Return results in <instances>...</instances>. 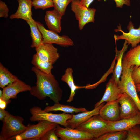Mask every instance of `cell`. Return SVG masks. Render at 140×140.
I'll return each instance as SVG.
<instances>
[{
    "mask_svg": "<svg viewBox=\"0 0 140 140\" xmlns=\"http://www.w3.org/2000/svg\"><path fill=\"white\" fill-rule=\"evenodd\" d=\"M31 70L36 75V82L29 91L31 94L40 100L48 97L55 103L59 102L62 100L63 91L54 75L45 73L34 66Z\"/></svg>",
    "mask_w": 140,
    "mask_h": 140,
    "instance_id": "6da1fadb",
    "label": "cell"
},
{
    "mask_svg": "<svg viewBox=\"0 0 140 140\" xmlns=\"http://www.w3.org/2000/svg\"><path fill=\"white\" fill-rule=\"evenodd\" d=\"M24 121L22 117L14 116L9 113L2 121L0 140H12L23 132L27 128L23 124Z\"/></svg>",
    "mask_w": 140,
    "mask_h": 140,
    "instance_id": "7a4b0ae2",
    "label": "cell"
},
{
    "mask_svg": "<svg viewBox=\"0 0 140 140\" xmlns=\"http://www.w3.org/2000/svg\"><path fill=\"white\" fill-rule=\"evenodd\" d=\"M134 67L129 66L123 59L122 75L118 85L122 93H125L132 99L140 111V99L137 94L135 85L131 76Z\"/></svg>",
    "mask_w": 140,
    "mask_h": 140,
    "instance_id": "3957f363",
    "label": "cell"
},
{
    "mask_svg": "<svg viewBox=\"0 0 140 140\" xmlns=\"http://www.w3.org/2000/svg\"><path fill=\"white\" fill-rule=\"evenodd\" d=\"M38 121L36 124H28L26 130L13 140H40L46 133L56 128L58 124L46 120Z\"/></svg>",
    "mask_w": 140,
    "mask_h": 140,
    "instance_id": "277c9868",
    "label": "cell"
},
{
    "mask_svg": "<svg viewBox=\"0 0 140 140\" xmlns=\"http://www.w3.org/2000/svg\"><path fill=\"white\" fill-rule=\"evenodd\" d=\"M31 116L30 118L31 121L46 120L62 125L65 127H68L67 121L71 119L73 114L65 113L55 114L46 112L38 106H34L30 110Z\"/></svg>",
    "mask_w": 140,
    "mask_h": 140,
    "instance_id": "5b68a950",
    "label": "cell"
},
{
    "mask_svg": "<svg viewBox=\"0 0 140 140\" xmlns=\"http://www.w3.org/2000/svg\"><path fill=\"white\" fill-rule=\"evenodd\" d=\"M109 121L97 115L93 116L75 129L90 133L94 139L109 132Z\"/></svg>",
    "mask_w": 140,
    "mask_h": 140,
    "instance_id": "8992f818",
    "label": "cell"
},
{
    "mask_svg": "<svg viewBox=\"0 0 140 140\" xmlns=\"http://www.w3.org/2000/svg\"><path fill=\"white\" fill-rule=\"evenodd\" d=\"M71 3V9L78 22V28L80 30H82L88 23L94 22L95 9L83 5L80 0H73Z\"/></svg>",
    "mask_w": 140,
    "mask_h": 140,
    "instance_id": "52a82bcc",
    "label": "cell"
},
{
    "mask_svg": "<svg viewBox=\"0 0 140 140\" xmlns=\"http://www.w3.org/2000/svg\"><path fill=\"white\" fill-rule=\"evenodd\" d=\"M36 22L42 35L43 44H55L64 47L74 45L73 41L68 36H60L57 33L46 29L39 22Z\"/></svg>",
    "mask_w": 140,
    "mask_h": 140,
    "instance_id": "ba28073f",
    "label": "cell"
},
{
    "mask_svg": "<svg viewBox=\"0 0 140 140\" xmlns=\"http://www.w3.org/2000/svg\"><path fill=\"white\" fill-rule=\"evenodd\" d=\"M117 101L120 104V119L130 118L140 113L134 100L125 93H122Z\"/></svg>",
    "mask_w": 140,
    "mask_h": 140,
    "instance_id": "9c48e42d",
    "label": "cell"
},
{
    "mask_svg": "<svg viewBox=\"0 0 140 140\" xmlns=\"http://www.w3.org/2000/svg\"><path fill=\"white\" fill-rule=\"evenodd\" d=\"M55 133L61 140H91L94 137L90 133L69 127L63 128L58 124Z\"/></svg>",
    "mask_w": 140,
    "mask_h": 140,
    "instance_id": "30bf717a",
    "label": "cell"
},
{
    "mask_svg": "<svg viewBox=\"0 0 140 140\" xmlns=\"http://www.w3.org/2000/svg\"><path fill=\"white\" fill-rule=\"evenodd\" d=\"M31 87L18 79L3 88L2 95L0 98L8 104L10 102V99L16 98L17 94L20 92L29 91Z\"/></svg>",
    "mask_w": 140,
    "mask_h": 140,
    "instance_id": "8fae6325",
    "label": "cell"
},
{
    "mask_svg": "<svg viewBox=\"0 0 140 140\" xmlns=\"http://www.w3.org/2000/svg\"><path fill=\"white\" fill-rule=\"evenodd\" d=\"M117 28L114 31L116 32H121L122 34L120 35H114L115 40H125L127 41L128 45L131 44L132 48L136 46L140 43V25L138 28L135 29L132 22L130 21L127 26V29L129 31L128 33H125L122 30L120 24Z\"/></svg>",
    "mask_w": 140,
    "mask_h": 140,
    "instance_id": "7c38bea8",
    "label": "cell"
},
{
    "mask_svg": "<svg viewBox=\"0 0 140 140\" xmlns=\"http://www.w3.org/2000/svg\"><path fill=\"white\" fill-rule=\"evenodd\" d=\"M36 54L42 61L54 63L59 54L57 49L52 44H43L35 48Z\"/></svg>",
    "mask_w": 140,
    "mask_h": 140,
    "instance_id": "4fadbf2b",
    "label": "cell"
},
{
    "mask_svg": "<svg viewBox=\"0 0 140 140\" xmlns=\"http://www.w3.org/2000/svg\"><path fill=\"white\" fill-rule=\"evenodd\" d=\"M119 103L117 100L107 102L101 108L99 115L103 119L109 121L120 120Z\"/></svg>",
    "mask_w": 140,
    "mask_h": 140,
    "instance_id": "5bb4252c",
    "label": "cell"
},
{
    "mask_svg": "<svg viewBox=\"0 0 140 140\" xmlns=\"http://www.w3.org/2000/svg\"><path fill=\"white\" fill-rule=\"evenodd\" d=\"M108 121L109 132L127 131L135 125H140V113L130 118Z\"/></svg>",
    "mask_w": 140,
    "mask_h": 140,
    "instance_id": "9a60e30c",
    "label": "cell"
},
{
    "mask_svg": "<svg viewBox=\"0 0 140 140\" xmlns=\"http://www.w3.org/2000/svg\"><path fill=\"white\" fill-rule=\"evenodd\" d=\"M122 93L118 85L112 77L106 84L105 92L102 98L95 104V107L98 106L105 102L117 100Z\"/></svg>",
    "mask_w": 140,
    "mask_h": 140,
    "instance_id": "2e32d148",
    "label": "cell"
},
{
    "mask_svg": "<svg viewBox=\"0 0 140 140\" xmlns=\"http://www.w3.org/2000/svg\"><path fill=\"white\" fill-rule=\"evenodd\" d=\"M18 6L16 12L11 15V19H22L26 22L31 20L32 18V8L33 6L31 0H17Z\"/></svg>",
    "mask_w": 140,
    "mask_h": 140,
    "instance_id": "e0dca14e",
    "label": "cell"
},
{
    "mask_svg": "<svg viewBox=\"0 0 140 140\" xmlns=\"http://www.w3.org/2000/svg\"><path fill=\"white\" fill-rule=\"evenodd\" d=\"M104 104L105 103L103 102L98 106L95 107L90 111L88 110L76 115L73 114L72 117L67 121L68 127L72 129H75L93 116L99 115L100 109Z\"/></svg>",
    "mask_w": 140,
    "mask_h": 140,
    "instance_id": "ac0fdd59",
    "label": "cell"
},
{
    "mask_svg": "<svg viewBox=\"0 0 140 140\" xmlns=\"http://www.w3.org/2000/svg\"><path fill=\"white\" fill-rule=\"evenodd\" d=\"M62 16L55 9L46 11L44 19L49 30L57 33L61 32V20Z\"/></svg>",
    "mask_w": 140,
    "mask_h": 140,
    "instance_id": "d6986e66",
    "label": "cell"
},
{
    "mask_svg": "<svg viewBox=\"0 0 140 140\" xmlns=\"http://www.w3.org/2000/svg\"><path fill=\"white\" fill-rule=\"evenodd\" d=\"M128 44L126 40H125L123 46L120 50H117L116 45V55L117 62L114 68L112 77L114 79L115 83L118 85L120 80V78L122 71V60L124 53L127 50Z\"/></svg>",
    "mask_w": 140,
    "mask_h": 140,
    "instance_id": "ffe728a7",
    "label": "cell"
},
{
    "mask_svg": "<svg viewBox=\"0 0 140 140\" xmlns=\"http://www.w3.org/2000/svg\"><path fill=\"white\" fill-rule=\"evenodd\" d=\"M73 70L72 68H67L64 74L62 76L61 80L66 83L69 86L71 90L69 97L67 102H70L73 100L75 91L78 89L85 88V86H80L76 85L73 79Z\"/></svg>",
    "mask_w": 140,
    "mask_h": 140,
    "instance_id": "44dd1931",
    "label": "cell"
},
{
    "mask_svg": "<svg viewBox=\"0 0 140 140\" xmlns=\"http://www.w3.org/2000/svg\"><path fill=\"white\" fill-rule=\"evenodd\" d=\"M26 22L30 29V35L32 40L31 47L36 48L43 44L42 34L38 28L36 21L33 18Z\"/></svg>",
    "mask_w": 140,
    "mask_h": 140,
    "instance_id": "7402d4cb",
    "label": "cell"
},
{
    "mask_svg": "<svg viewBox=\"0 0 140 140\" xmlns=\"http://www.w3.org/2000/svg\"><path fill=\"white\" fill-rule=\"evenodd\" d=\"M44 110L48 112L53 111H61L65 113L72 114L74 113H77L88 111L84 108H76L73 106L61 104L59 102L55 103L52 106H47Z\"/></svg>",
    "mask_w": 140,
    "mask_h": 140,
    "instance_id": "603a6c76",
    "label": "cell"
},
{
    "mask_svg": "<svg viewBox=\"0 0 140 140\" xmlns=\"http://www.w3.org/2000/svg\"><path fill=\"white\" fill-rule=\"evenodd\" d=\"M123 59L129 66H140V44L128 51Z\"/></svg>",
    "mask_w": 140,
    "mask_h": 140,
    "instance_id": "cb8c5ba5",
    "label": "cell"
},
{
    "mask_svg": "<svg viewBox=\"0 0 140 140\" xmlns=\"http://www.w3.org/2000/svg\"><path fill=\"white\" fill-rule=\"evenodd\" d=\"M18 79L12 74L8 69L0 63V87H5L17 80Z\"/></svg>",
    "mask_w": 140,
    "mask_h": 140,
    "instance_id": "d4e9b609",
    "label": "cell"
},
{
    "mask_svg": "<svg viewBox=\"0 0 140 140\" xmlns=\"http://www.w3.org/2000/svg\"><path fill=\"white\" fill-rule=\"evenodd\" d=\"M31 62L34 67L42 72L47 74L52 73L53 64L42 61L36 54L33 55Z\"/></svg>",
    "mask_w": 140,
    "mask_h": 140,
    "instance_id": "484cf974",
    "label": "cell"
},
{
    "mask_svg": "<svg viewBox=\"0 0 140 140\" xmlns=\"http://www.w3.org/2000/svg\"><path fill=\"white\" fill-rule=\"evenodd\" d=\"M127 131H123L107 132L95 140H125Z\"/></svg>",
    "mask_w": 140,
    "mask_h": 140,
    "instance_id": "4316f807",
    "label": "cell"
},
{
    "mask_svg": "<svg viewBox=\"0 0 140 140\" xmlns=\"http://www.w3.org/2000/svg\"><path fill=\"white\" fill-rule=\"evenodd\" d=\"M73 0H52L54 9L59 12L62 16L65 14L67 6Z\"/></svg>",
    "mask_w": 140,
    "mask_h": 140,
    "instance_id": "83f0119b",
    "label": "cell"
},
{
    "mask_svg": "<svg viewBox=\"0 0 140 140\" xmlns=\"http://www.w3.org/2000/svg\"><path fill=\"white\" fill-rule=\"evenodd\" d=\"M33 6L35 9H41L44 10L54 7L52 0H32Z\"/></svg>",
    "mask_w": 140,
    "mask_h": 140,
    "instance_id": "f1b7e54d",
    "label": "cell"
},
{
    "mask_svg": "<svg viewBox=\"0 0 140 140\" xmlns=\"http://www.w3.org/2000/svg\"><path fill=\"white\" fill-rule=\"evenodd\" d=\"M135 125L127 131L125 140H140V126Z\"/></svg>",
    "mask_w": 140,
    "mask_h": 140,
    "instance_id": "f546056e",
    "label": "cell"
},
{
    "mask_svg": "<svg viewBox=\"0 0 140 140\" xmlns=\"http://www.w3.org/2000/svg\"><path fill=\"white\" fill-rule=\"evenodd\" d=\"M56 127L46 133L40 138V140H58L59 139L55 133Z\"/></svg>",
    "mask_w": 140,
    "mask_h": 140,
    "instance_id": "4dcf8cb0",
    "label": "cell"
},
{
    "mask_svg": "<svg viewBox=\"0 0 140 140\" xmlns=\"http://www.w3.org/2000/svg\"><path fill=\"white\" fill-rule=\"evenodd\" d=\"M131 76L135 84H140V66H134Z\"/></svg>",
    "mask_w": 140,
    "mask_h": 140,
    "instance_id": "1f68e13d",
    "label": "cell"
},
{
    "mask_svg": "<svg viewBox=\"0 0 140 140\" xmlns=\"http://www.w3.org/2000/svg\"><path fill=\"white\" fill-rule=\"evenodd\" d=\"M9 9L4 2L0 1V17L7 18L8 16Z\"/></svg>",
    "mask_w": 140,
    "mask_h": 140,
    "instance_id": "d6a6232c",
    "label": "cell"
},
{
    "mask_svg": "<svg viewBox=\"0 0 140 140\" xmlns=\"http://www.w3.org/2000/svg\"><path fill=\"white\" fill-rule=\"evenodd\" d=\"M100 1L101 0H98ZM116 3V7L122 8L124 5H125L128 6L130 5L131 2L130 0H114Z\"/></svg>",
    "mask_w": 140,
    "mask_h": 140,
    "instance_id": "836d02e7",
    "label": "cell"
},
{
    "mask_svg": "<svg viewBox=\"0 0 140 140\" xmlns=\"http://www.w3.org/2000/svg\"><path fill=\"white\" fill-rule=\"evenodd\" d=\"M9 113V112L5 109L0 108V120L2 121Z\"/></svg>",
    "mask_w": 140,
    "mask_h": 140,
    "instance_id": "e575fe53",
    "label": "cell"
},
{
    "mask_svg": "<svg viewBox=\"0 0 140 140\" xmlns=\"http://www.w3.org/2000/svg\"><path fill=\"white\" fill-rule=\"evenodd\" d=\"M94 0H80L81 3L83 5L89 8Z\"/></svg>",
    "mask_w": 140,
    "mask_h": 140,
    "instance_id": "d590c367",
    "label": "cell"
},
{
    "mask_svg": "<svg viewBox=\"0 0 140 140\" xmlns=\"http://www.w3.org/2000/svg\"><path fill=\"white\" fill-rule=\"evenodd\" d=\"M8 103L4 100L0 98V108L5 109Z\"/></svg>",
    "mask_w": 140,
    "mask_h": 140,
    "instance_id": "8d00e7d4",
    "label": "cell"
},
{
    "mask_svg": "<svg viewBox=\"0 0 140 140\" xmlns=\"http://www.w3.org/2000/svg\"><path fill=\"white\" fill-rule=\"evenodd\" d=\"M135 85L137 91L140 92V84H135ZM139 98H140V96Z\"/></svg>",
    "mask_w": 140,
    "mask_h": 140,
    "instance_id": "74e56055",
    "label": "cell"
},
{
    "mask_svg": "<svg viewBox=\"0 0 140 140\" xmlns=\"http://www.w3.org/2000/svg\"><path fill=\"white\" fill-rule=\"evenodd\" d=\"M2 94H3V91L0 90V98L2 97Z\"/></svg>",
    "mask_w": 140,
    "mask_h": 140,
    "instance_id": "f35d334b",
    "label": "cell"
}]
</instances>
